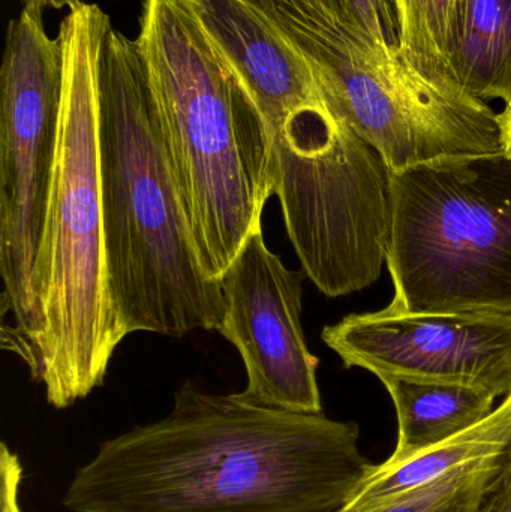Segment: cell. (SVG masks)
I'll return each mask as SVG.
<instances>
[{"mask_svg":"<svg viewBox=\"0 0 511 512\" xmlns=\"http://www.w3.org/2000/svg\"><path fill=\"white\" fill-rule=\"evenodd\" d=\"M504 123V143H506V152L511 153V113L501 114Z\"/></svg>","mask_w":511,"mask_h":512,"instance_id":"21","label":"cell"},{"mask_svg":"<svg viewBox=\"0 0 511 512\" xmlns=\"http://www.w3.org/2000/svg\"><path fill=\"white\" fill-rule=\"evenodd\" d=\"M359 438L356 423L185 382L164 418L99 445L62 504L71 512H329L375 468Z\"/></svg>","mask_w":511,"mask_h":512,"instance_id":"1","label":"cell"},{"mask_svg":"<svg viewBox=\"0 0 511 512\" xmlns=\"http://www.w3.org/2000/svg\"><path fill=\"white\" fill-rule=\"evenodd\" d=\"M99 171L117 330L180 339L216 331L219 280L198 258L137 39L110 27L99 59Z\"/></svg>","mask_w":511,"mask_h":512,"instance_id":"2","label":"cell"},{"mask_svg":"<svg viewBox=\"0 0 511 512\" xmlns=\"http://www.w3.org/2000/svg\"><path fill=\"white\" fill-rule=\"evenodd\" d=\"M449 80L477 101L511 113V0H456Z\"/></svg>","mask_w":511,"mask_h":512,"instance_id":"14","label":"cell"},{"mask_svg":"<svg viewBox=\"0 0 511 512\" xmlns=\"http://www.w3.org/2000/svg\"><path fill=\"white\" fill-rule=\"evenodd\" d=\"M510 441L511 393L486 420L461 435L441 442L401 465H375L368 478L341 507L348 511H366L402 498L468 466L500 457Z\"/></svg>","mask_w":511,"mask_h":512,"instance_id":"12","label":"cell"},{"mask_svg":"<svg viewBox=\"0 0 511 512\" xmlns=\"http://www.w3.org/2000/svg\"><path fill=\"white\" fill-rule=\"evenodd\" d=\"M398 414V444L383 463L398 466L461 435L495 411L497 397L482 388L384 376Z\"/></svg>","mask_w":511,"mask_h":512,"instance_id":"13","label":"cell"},{"mask_svg":"<svg viewBox=\"0 0 511 512\" xmlns=\"http://www.w3.org/2000/svg\"><path fill=\"white\" fill-rule=\"evenodd\" d=\"M63 78L62 41L48 38L42 9L23 6L6 29L0 69L2 303L21 357L38 330L33 273L56 167Z\"/></svg>","mask_w":511,"mask_h":512,"instance_id":"8","label":"cell"},{"mask_svg":"<svg viewBox=\"0 0 511 512\" xmlns=\"http://www.w3.org/2000/svg\"><path fill=\"white\" fill-rule=\"evenodd\" d=\"M336 23L374 44L398 48L392 0H311ZM399 50V48H398Z\"/></svg>","mask_w":511,"mask_h":512,"instance_id":"17","label":"cell"},{"mask_svg":"<svg viewBox=\"0 0 511 512\" xmlns=\"http://www.w3.org/2000/svg\"><path fill=\"white\" fill-rule=\"evenodd\" d=\"M110 27L98 5L81 2L57 35L65 62L59 143L33 273L38 330L21 357L54 409L101 387L123 342L108 292L99 171V59Z\"/></svg>","mask_w":511,"mask_h":512,"instance_id":"3","label":"cell"},{"mask_svg":"<svg viewBox=\"0 0 511 512\" xmlns=\"http://www.w3.org/2000/svg\"><path fill=\"white\" fill-rule=\"evenodd\" d=\"M476 512H511V441L483 487Z\"/></svg>","mask_w":511,"mask_h":512,"instance_id":"18","label":"cell"},{"mask_svg":"<svg viewBox=\"0 0 511 512\" xmlns=\"http://www.w3.org/2000/svg\"><path fill=\"white\" fill-rule=\"evenodd\" d=\"M276 197L302 270L327 297L377 282L392 242L389 168L329 105L270 132Z\"/></svg>","mask_w":511,"mask_h":512,"instance_id":"7","label":"cell"},{"mask_svg":"<svg viewBox=\"0 0 511 512\" xmlns=\"http://www.w3.org/2000/svg\"><path fill=\"white\" fill-rule=\"evenodd\" d=\"M324 343L347 367L384 376L511 393V315L404 312L386 307L324 327Z\"/></svg>","mask_w":511,"mask_h":512,"instance_id":"10","label":"cell"},{"mask_svg":"<svg viewBox=\"0 0 511 512\" xmlns=\"http://www.w3.org/2000/svg\"><path fill=\"white\" fill-rule=\"evenodd\" d=\"M201 23L257 105L267 132L327 105L302 54L254 0H192Z\"/></svg>","mask_w":511,"mask_h":512,"instance_id":"11","label":"cell"},{"mask_svg":"<svg viewBox=\"0 0 511 512\" xmlns=\"http://www.w3.org/2000/svg\"><path fill=\"white\" fill-rule=\"evenodd\" d=\"M308 63L324 101L389 171L506 150L501 113L336 23L311 0H254Z\"/></svg>","mask_w":511,"mask_h":512,"instance_id":"5","label":"cell"},{"mask_svg":"<svg viewBox=\"0 0 511 512\" xmlns=\"http://www.w3.org/2000/svg\"><path fill=\"white\" fill-rule=\"evenodd\" d=\"M389 173L390 309L511 315V153Z\"/></svg>","mask_w":511,"mask_h":512,"instance_id":"6","label":"cell"},{"mask_svg":"<svg viewBox=\"0 0 511 512\" xmlns=\"http://www.w3.org/2000/svg\"><path fill=\"white\" fill-rule=\"evenodd\" d=\"M303 270L270 251L263 230L243 243L219 277L225 315L218 333L242 357L243 399L267 408L323 414L317 369L302 327Z\"/></svg>","mask_w":511,"mask_h":512,"instance_id":"9","label":"cell"},{"mask_svg":"<svg viewBox=\"0 0 511 512\" xmlns=\"http://www.w3.org/2000/svg\"><path fill=\"white\" fill-rule=\"evenodd\" d=\"M23 6H32V8L44 9H62V8H75L80 5L81 0H20Z\"/></svg>","mask_w":511,"mask_h":512,"instance_id":"20","label":"cell"},{"mask_svg":"<svg viewBox=\"0 0 511 512\" xmlns=\"http://www.w3.org/2000/svg\"><path fill=\"white\" fill-rule=\"evenodd\" d=\"M497 462L498 457L483 460L431 486L359 512H476L483 487L494 472ZM329 512L356 511L339 507Z\"/></svg>","mask_w":511,"mask_h":512,"instance_id":"16","label":"cell"},{"mask_svg":"<svg viewBox=\"0 0 511 512\" xmlns=\"http://www.w3.org/2000/svg\"><path fill=\"white\" fill-rule=\"evenodd\" d=\"M23 465L20 457L0 444V512H24L20 504Z\"/></svg>","mask_w":511,"mask_h":512,"instance_id":"19","label":"cell"},{"mask_svg":"<svg viewBox=\"0 0 511 512\" xmlns=\"http://www.w3.org/2000/svg\"><path fill=\"white\" fill-rule=\"evenodd\" d=\"M137 42L198 258L219 280L276 195L269 132L192 0H144Z\"/></svg>","mask_w":511,"mask_h":512,"instance_id":"4","label":"cell"},{"mask_svg":"<svg viewBox=\"0 0 511 512\" xmlns=\"http://www.w3.org/2000/svg\"><path fill=\"white\" fill-rule=\"evenodd\" d=\"M392 3L399 51L426 74L452 84L449 44L456 0H392Z\"/></svg>","mask_w":511,"mask_h":512,"instance_id":"15","label":"cell"}]
</instances>
